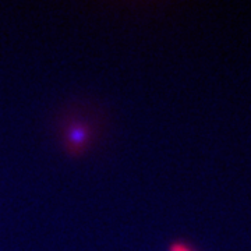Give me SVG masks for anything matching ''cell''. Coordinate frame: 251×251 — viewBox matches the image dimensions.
I'll list each match as a JSON object with an SVG mask.
<instances>
[{
    "label": "cell",
    "instance_id": "obj_1",
    "mask_svg": "<svg viewBox=\"0 0 251 251\" xmlns=\"http://www.w3.org/2000/svg\"><path fill=\"white\" fill-rule=\"evenodd\" d=\"M172 251H188V250L186 249V247H183V246H179V244H177V246H173V247H172Z\"/></svg>",
    "mask_w": 251,
    "mask_h": 251
}]
</instances>
